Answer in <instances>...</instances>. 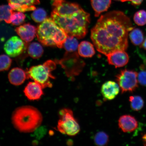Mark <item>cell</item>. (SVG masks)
<instances>
[{
    "label": "cell",
    "mask_w": 146,
    "mask_h": 146,
    "mask_svg": "<svg viewBox=\"0 0 146 146\" xmlns=\"http://www.w3.org/2000/svg\"><path fill=\"white\" fill-rule=\"evenodd\" d=\"M134 28L123 12L112 11L101 16L91 31V38L96 50L107 55L127 50L129 33Z\"/></svg>",
    "instance_id": "cell-1"
},
{
    "label": "cell",
    "mask_w": 146,
    "mask_h": 146,
    "mask_svg": "<svg viewBox=\"0 0 146 146\" xmlns=\"http://www.w3.org/2000/svg\"><path fill=\"white\" fill-rule=\"evenodd\" d=\"M51 17L56 24L64 31L67 36L81 39L86 35L90 16L83 9L68 16H60L52 11Z\"/></svg>",
    "instance_id": "cell-2"
},
{
    "label": "cell",
    "mask_w": 146,
    "mask_h": 146,
    "mask_svg": "<svg viewBox=\"0 0 146 146\" xmlns=\"http://www.w3.org/2000/svg\"><path fill=\"white\" fill-rule=\"evenodd\" d=\"M12 122L15 128L19 132L29 133L34 132L42 122L43 116L36 108L25 106L17 108L13 113Z\"/></svg>",
    "instance_id": "cell-3"
},
{
    "label": "cell",
    "mask_w": 146,
    "mask_h": 146,
    "mask_svg": "<svg viewBox=\"0 0 146 146\" xmlns=\"http://www.w3.org/2000/svg\"><path fill=\"white\" fill-rule=\"evenodd\" d=\"M37 39L45 46L63 47L67 35L62 29L58 26L52 18H47L38 26L36 30Z\"/></svg>",
    "instance_id": "cell-4"
},
{
    "label": "cell",
    "mask_w": 146,
    "mask_h": 146,
    "mask_svg": "<svg viewBox=\"0 0 146 146\" xmlns=\"http://www.w3.org/2000/svg\"><path fill=\"white\" fill-rule=\"evenodd\" d=\"M56 64L52 60H48L43 64L31 67L26 72L27 78L39 84L43 89L52 87L50 80L55 78L52 73L56 68Z\"/></svg>",
    "instance_id": "cell-5"
},
{
    "label": "cell",
    "mask_w": 146,
    "mask_h": 146,
    "mask_svg": "<svg viewBox=\"0 0 146 146\" xmlns=\"http://www.w3.org/2000/svg\"><path fill=\"white\" fill-rule=\"evenodd\" d=\"M54 61L61 66L67 77L72 81H74L76 76L81 74L85 65L84 61L76 52H66L62 59L55 60Z\"/></svg>",
    "instance_id": "cell-6"
},
{
    "label": "cell",
    "mask_w": 146,
    "mask_h": 146,
    "mask_svg": "<svg viewBox=\"0 0 146 146\" xmlns=\"http://www.w3.org/2000/svg\"><path fill=\"white\" fill-rule=\"evenodd\" d=\"M59 116L57 128L60 133L70 136L78 134L80 131V125L71 109H61L59 111Z\"/></svg>",
    "instance_id": "cell-7"
},
{
    "label": "cell",
    "mask_w": 146,
    "mask_h": 146,
    "mask_svg": "<svg viewBox=\"0 0 146 146\" xmlns=\"http://www.w3.org/2000/svg\"><path fill=\"white\" fill-rule=\"evenodd\" d=\"M138 73L135 71L124 69L116 76V80L122 94L133 92L138 87Z\"/></svg>",
    "instance_id": "cell-8"
},
{
    "label": "cell",
    "mask_w": 146,
    "mask_h": 146,
    "mask_svg": "<svg viewBox=\"0 0 146 146\" xmlns=\"http://www.w3.org/2000/svg\"><path fill=\"white\" fill-rule=\"evenodd\" d=\"M27 47V45L21 39L17 36H13L4 45L5 52L10 57H16L22 54Z\"/></svg>",
    "instance_id": "cell-9"
},
{
    "label": "cell",
    "mask_w": 146,
    "mask_h": 146,
    "mask_svg": "<svg viewBox=\"0 0 146 146\" xmlns=\"http://www.w3.org/2000/svg\"><path fill=\"white\" fill-rule=\"evenodd\" d=\"M52 6V11L62 16L72 15L82 9L77 3L68 2L65 0L54 2Z\"/></svg>",
    "instance_id": "cell-10"
},
{
    "label": "cell",
    "mask_w": 146,
    "mask_h": 146,
    "mask_svg": "<svg viewBox=\"0 0 146 146\" xmlns=\"http://www.w3.org/2000/svg\"><path fill=\"white\" fill-rule=\"evenodd\" d=\"M9 5L14 11L25 12L36 9L35 5L39 4V0H7Z\"/></svg>",
    "instance_id": "cell-11"
},
{
    "label": "cell",
    "mask_w": 146,
    "mask_h": 146,
    "mask_svg": "<svg viewBox=\"0 0 146 146\" xmlns=\"http://www.w3.org/2000/svg\"><path fill=\"white\" fill-rule=\"evenodd\" d=\"M106 56L109 64L116 68L125 66L129 61L128 55L124 50L115 51Z\"/></svg>",
    "instance_id": "cell-12"
},
{
    "label": "cell",
    "mask_w": 146,
    "mask_h": 146,
    "mask_svg": "<svg viewBox=\"0 0 146 146\" xmlns=\"http://www.w3.org/2000/svg\"><path fill=\"white\" fill-rule=\"evenodd\" d=\"M36 30L37 28L34 25L27 23L16 27L15 31L21 39L25 42L28 43L35 37Z\"/></svg>",
    "instance_id": "cell-13"
},
{
    "label": "cell",
    "mask_w": 146,
    "mask_h": 146,
    "mask_svg": "<svg viewBox=\"0 0 146 146\" xmlns=\"http://www.w3.org/2000/svg\"><path fill=\"white\" fill-rule=\"evenodd\" d=\"M120 87L118 83L113 81L106 82L102 85L101 92L106 100H114L119 93Z\"/></svg>",
    "instance_id": "cell-14"
},
{
    "label": "cell",
    "mask_w": 146,
    "mask_h": 146,
    "mask_svg": "<svg viewBox=\"0 0 146 146\" xmlns=\"http://www.w3.org/2000/svg\"><path fill=\"white\" fill-rule=\"evenodd\" d=\"M118 125L123 132H132L137 128L138 123L134 117L130 115H125L119 118Z\"/></svg>",
    "instance_id": "cell-15"
},
{
    "label": "cell",
    "mask_w": 146,
    "mask_h": 146,
    "mask_svg": "<svg viewBox=\"0 0 146 146\" xmlns=\"http://www.w3.org/2000/svg\"><path fill=\"white\" fill-rule=\"evenodd\" d=\"M42 88L36 82H30L25 88L24 92L29 100H37L43 95Z\"/></svg>",
    "instance_id": "cell-16"
},
{
    "label": "cell",
    "mask_w": 146,
    "mask_h": 146,
    "mask_svg": "<svg viewBox=\"0 0 146 146\" xmlns=\"http://www.w3.org/2000/svg\"><path fill=\"white\" fill-rule=\"evenodd\" d=\"M27 78L26 72L22 69L18 67L12 69L8 74L9 82L15 86L21 85Z\"/></svg>",
    "instance_id": "cell-17"
},
{
    "label": "cell",
    "mask_w": 146,
    "mask_h": 146,
    "mask_svg": "<svg viewBox=\"0 0 146 146\" xmlns=\"http://www.w3.org/2000/svg\"><path fill=\"white\" fill-rule=\"evenodd\" d=\"M111 2V0H91L96 17H98L102 13L106 11L110 7Z\"/></svg>",
    "instance_id": "cell-18"
},
{
    "label": "cell",
    "mask_w": 146,
    "mask_h": 146,
    "mask_svg": "<svg viewBox=\"0 0 146 146\" xmlns=\"http://www.w3.org/2000/svg\"><path fill=\"white\" fill-rule=\"evenodd\" d=\"M78 54L82 57L90 58L95 54L94 45L90 42L84 41L78 45Z\"/></svg>",
    "instance_id": "cell-19"
},
{
    "label": "cell",
    "mask_w": 146,
    "mask_h": 146,
    "mask_svg": "<svg viewBox=\"0 0 146 146\" xmlns=\"http://www.w3.org/2000/svg\"><path fill=\"white\" fill-rule=\"evenodd\" d=\"M27 46V52L29 55L34 59L40 58L43 54V47L39 43L34 42Z\"/></svg>",
    "instance_id": "cell-20"
},
{
    "label": "cell",
    "mask_w": 146,
    "mask_h": 146,
    "mask_svg": "<svg viewBox=\"0 0 146 146\" xmlns=\"http://www.w3.org/2000/svg\"><path fill=\"white\" fill-rule=\"evenodd\" d=\"M129 36L131 42L136 46H140L144 41L143 32L139 29L133 28L129 32Z\"/></svg>",
    "instance_id": "cell-21"
},
{
    "label": "cell",
    "mask_w": 146,
    "mask_h": 146,
    "mask_svg": "<svg viewBox=\"0 0 146 146\" xmlns=\"http://www.w3.org/2000/svg\"><path fill=\"white\" fill-rule=\"evenodd\" d=\"M13 10L10 5H0V22L4 21L7 23H11L10 17Z\"/></svg>",
    "instance_id": "cell-22"
},
{
    "label": "cell",
    "mask_w": 146,
    "mask_h": 146,
    "mask_svg": "<svg viewBox=\"0 0 146 146\" xmlns=\"http://www.w3.org/2000/svg\"><path fill=\"white\" fill-rule=\"evenodd\" d=\"M78 42L76 37L67 36V39L64 44L63 46L67 52H76L78 46Z\"/></svg>",
    "instance_id": "cell-23"
},
{
    "label": "cell",
    "mask_w": 146,
    "mask_h": 146,
    "mask_svg": "<svg viewBox=\"0 0 146 146\" xmlns=\"http://www.w3.org/2000/svg\"><path fill=\"white\" fill-rule=\"evenodd\" d=\"M129 101L131 108L133 110L139 111L141 110L143 107V100L140 96H131L129 98Z\"/></svg>",
    "instance_id": "cell-24"
},
{
    "label": "cell",
    "mask_w": 146,
    "mask_h": 146,
    "mask_svg": "<svg viewBox=\"0 0 146 146\" xmlns=\"http://www.w3.org/2000/svg\"><path fill=\"white\" fill-rule=\"evenodd\" d=\"M47 14L44 9L41 8L36 9L31 14L32 19L37 23H42L46 19Z\"/></svg>",
    "instance_id": "cell-25"
},
{
    "label": "cell",
    "mask_w": 146,
    "mask_h": 146,
    "mask_svg": "<svg viewBox=\"0 0 146 146\" xmlns=\"http://www.w3.org/2000/svg\"><path fill=\"white\" fill-rule=\"evenodd\" d=\"M109 141V137L106 133L99 132L95 135L94 142L96 145L104 146L108 144Z\"/></svg>",
    "instance_id": "cell-26"
},
{
    "label": "cell",
    "mask_w": 146,
    "mask_h": 146,
    "mask_svg": "<svg viewBox=\"0 0 146 146\" xmlns=\"http://www.w3.org/2000/svg\"><path fill=\"white\" fill-rule=\"evenodd\" d=\"M25 18L23 12L13 11L10 17L11 23L16 26L21 25L24 22Z\"/></svg>",
    "instance_id": "cell-27"
},
{
    "label": "cell",
    "mask_w": 146,
    "mask_h": 146,
    "mask_svg": "<svg viewBox=\"0 0 146 146\" xmlns=\"http://www.w3.org/2000/svg\"><path fill=\"white\" fill-rule=\"evenodd\" d=\"M12 60L5 54L0 55V72L9 70L11 65Z\"/></svg>",
    "instance_id": "cell-28"
},
{
    "label": "cell",
    "mask_w": 146,
    "mask_h": 146,
    "mask_svg": "<svg viewBox=\"0 0 146 146\" xmlns=\"http://www.w3.org/2000/svg\"><path fill=\"white\" fill-rule=\"evenodd\" d=\"M133 19L135 23L139 26L146 25V11L144 10L138 11L134 14Z\"/></svg>",
    "instance_id": "cell-29"
},
{
    "label": "cell",
    "mask_w": 146,
    "mask_h": 146,
    "mask_svg": "<svg viewBox=\"0 0 146 146\" xmlns=\"http://www.w3.org/2000/svg\"><path fill=\"white\" fill-rule=\"evenodd\" d=\"M141 71L138 74L139 83L143 86H146V70L140 68Z\"/></svg>",
    "instance_id": "cell-30"
},
{
    "label": "cell",
    "mask_w": 146,
    "mask_h": 146,
    "mask_svg": "<svg viewBox=\"0 0 146 146\" xmlns=\"http://www.w3.org/2000/svg\"><path fill=\"white\" fill-rule=\"evenodd\" d=\"M143 1V0H129L133 5H140Z\"/></svg>",
    "instance_id": "cell-31"
},
{
    "label": "cell",
    "mask_w": 146,
    "mask_h": 146,
    "mask_svg": "<svg viewBox=\"0 0 146 146\" xmlns=\"http://www.w3.org/2000/svg\"><path fill=\"white\" fill-rule=\"evenodd\" d=\"M140 47L143 48L145 50H146V37L145 40L143 42L142 44L140 46Z\"/></svg>",
    "instance_id": "cell-32"
},
{
    "label": "cell",
    "mask_w": 146,
    "mask_h": 146,
    "mask_svg": "<svg viewBox=\"0 0 146 146\" xmlns=\"http://www.w3.org/2000/svg\"><path fill=\"white\" fill-rule=\"evenodd\" d=\"M142 139H143V141L144 143H145V145H146V134L144 135L143 137H142Z\"/></svg>",
    "instance_id": "cell-33"
},
{
    "label": "cell",
    "mask_w": 146,
    "mask_h": 146,
    "mask_svg": "<svg viewBox=\"0 0 146 146\" xmlns=\"http://www.w3.org/2000/svg\"><path fill=\"white\" fill-rule=\"evenodd\" d=\"M145 65H142L141 66V68H143L146 70V60H145Z\"/></svg>",
    "instance_id": "cell-34"
},
{
    "label": "cell",
    "mask_w": 146,
    "mask_h": 146,
    "mask_svg": "<svg viewBox=\"0 0 146 146\" xmlns=\"http://www.w3.org/2000/svg\"><path fill=\"white\" fill-rule=\"evenodd\" d=\"M116 1H120L122 2H125L129 1V0H115Z\"/></svg>",
    "instance_id": "cell-35"
},
{
    "label": "cell",
    "mask_w": 146,
    "mask_h": 146,
    "mask_svg": "<svg viewBox=\"0 0 146 146\" xmlns=\"http://www.w3.org/2000/svg\"><path fill=\"white\" fill-rule=\"evenodd\" d=\"M52 1H53L54 2V1H62V0H52Z\"/></svg>",
    "instance_id": "cell-36"
}]
</instances>
